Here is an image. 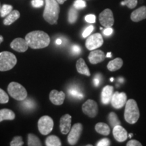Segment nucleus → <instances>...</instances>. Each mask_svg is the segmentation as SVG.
<instances>
[{"label":"nucleus","instance_id":"nucleus-1","mask_svg":"<svg viewBox=\"0 0 146 146\" xmlns=\"http://www.w3.org/2000/svg\"><path fill=\"white\" fill-rule=\"evenodd\" d=\"M25 40L31 48L42 49L48 46L50 43V37L46 33L42 31H34L25 36Z\"/></svg>","mask_w":146,"mask_h":146},{"label":"nucleus","instance_id":"nucleus-2","mask_svg":"<svg viewBox=\"0 0 146 146\" xmlns=\"http://www.w3.org/2000/svg\"><path fill=\"white\" fill-rule=\"evenodd\" d=\"M45 7L43 12V18L50 25H56L59 17L60 8L56 0H45Z\"/></svg>","mask_w":146,"mask_h":146},{"label":"nucleus","instance_id":"nucleus-3","mask_svg":"<svg viewBox=\"0 0 146 146\" xmlns=\"http://www.w3.org/2000/svg\"><path fill=\"white\" fill-rule=\"evenodd\" d=\"M139 116V110L135 100L133 99L127 100L124 113V117L126 122L133 125L138 121Z\"/></svg>","mask_w":146,"mask_h":146},{"label":"nucleus","instance_id":"nucleus-4","mask_svg":"<svg viewBox=\"0 0 146 146\" xmlns=\"http://www.w3.org/2000/svg\"><path fill=\"white\" fill-rule=\"evenodd\" d=\"M17 63L16 56L10 52H0V71H8L12 69Z\"/></svg>","mask_w":146,"mask_h":146},{"label":"nucleus","instance_id":"nucleus-5","mask_svg":"<svg viewBox=\"0 0 146 146\" xmlns=\"http://www.w3.org/2000/svg\"><path fill=\"white\" fill-rule=\"evenodd\" d=\"M8 91L10 96L18 101H23L27 99V91L21 84L12 82L8 85Z\"/></svg>","mask_w":146,"mask_h":146},{"label":"nucleus","instance_id":"nucleus-6","mask_svg":"<svg viewBox=\"0 0 146 146\" xmlns=\"http://www.w3.org/2000/svg\"><path fill=\"white\" fill-rule=\"evenodd\" d=\"M54 125V120L49 116H41L38 121V129L43 135H47L52 132Z\"/></svg>","mask_w":146,"mask_h":146},{"label":"nucleus","instance_id":"nucleus-7","mask_svg":"<svg viewBox=\"0 0 146 146\" xmlns=\"http://www.w3.org/2000/svg\"><path fill=\"white\" fill-rule=\"evenodd\" d=\"M104 44L103 36L100 33H95L87 38L85 42V46L87 50L92 51L97 50Z\"/></svg>","mask_w":146,"mask_h":146},{"label":"nucleus","instance_id":"nucleus-8","mask_svg":"<svg viewBox=\"0 0 146 146\" xmlns=\"http://www.w3.org/2000/svg\"><path fill=\"white\" fill-rule=\"evenodd\" d=\"M83 131V125L81 123H76L71 127L68 135V142L70 145H74L79 140Z\"/></svg>","mask_w":146,"mask_h":146},{"label":"nucleus","instance_id":"nucleus-9","mask_svg":"<svg viewBox=\"0 0 146 146\" xmlns=\"http://www.w3.org/2000/svg\"><path fill=\"white\" fill-rule=\"evenodd\" d=\"M82 110L84 114L89 117H96L98 113V104L93 100H87L82 106Z\"/></svg>","mask_w":146,"mask_h":146},{"label":"nucleus","instance_id":"nucleus-10","mask_svg":"<svg viewBox=\"0 0 146 146\" xmlns=\"http://www.w3.org/2000/svg\"><path fill=\"white\" fill-rule=\"evenodd\" d=\"M99 21L101 25L105 28L112 27L114 25V19L112 10L110 9H106L100 14Z\"/></svg>","mask_w":146,"mask_h":146},{"label":"nucleus","instance_id":"nucleus-11","mask_svg":"<svg viewBox=\"0 0 146 146\" xmlns=\"http://www.w3.org/2000/svg\"><path fill=\"white\" fill-rule=\"evenodd\" d=\"M127 101V96L125 93L116 91L112 95V100H111V104L115 109L122 108L126 104Z\"/></svg>","mask_w":146,"mask_h":146},{"label":"nucleus","instance_id":"nucleus-12","mask_svg":"<svg viewBox=\"0 0 146 146\" xmlns=\"http://www.w3.org/2000/svg\"><path fill=\"white\" fill-rule=\"evenodd\" d=\"M11 48L18 52H25L28 50L29 45L25 39L16 38L10 43Z\"/></svg>","mask_w":146,"mask_h":146},{"label":"nucleus","instance_id":"nucleus-13","mask_svg":"<svg viewBox=\"0 0 146 146\" xmlns=\"http://www.w3.org/2000/svg\"><path fill=\"white\" fill-rule=\"evenodd\" d=\"M113 136L118 142H124L127 139L128 133L126 129L119 125L113 127Z\"/></svg>","mask_w":146,"mask_h":146},{"label":"nucleus","instance_id":"nucleus-14","mask_svg":"<svg viewBox=\"0 0 146 146\" xmlns=\"http://www.w3.org/2000/svg\"><path fill=\"white\" fill-rule=\"evenodd\" d=\"M66 95L63 91H58L54 89L50 94V100L53 104L56 106L62 105L64 102Z\"/></svg>","mask_w":146,"mask_h":146},{"label":"nucleus","instance_id":"nucleus-15","mask_svg":"<svg viewBox=\"0 0 146 146\" xmlns=\"http://www.w3.org/2000/svg\"><path fill=\"white\" fill-rule=\"evenodd\" d=\"M71 119L72 116L70 114L64 115L60 118V131L64 135L68 134L71 129Z\"/></svg>","mask_w":146,"mask_h":146},{"label":"nucleus","instance_id":"nucleus-16","mask_svg":"<svg viewBox=\"0 0 146 146\" xmlns=\"http://www.w3.org/2000/svg\"><path fill=\"white\" fill-rule=\"evenodd\" d=\"M105 58L104 53L100 50H92L88 56L89 62L92 64H96L102 62L105 60Z\"/></svg>","mask_w":146,"mask_h":146},{"label":"nucleus","instance_id":"nucleus-17","mask_svg":"<svg viewBox=\"0 0 146 146\" xmlns=\"http://www.w3.org/2000/svg\"><path fill=\"white\" fill-rule=\"evenodd\" d=\"M114 87L110 85H106L104 87L102 91V103L104 105H108L112 100Z\"/></svg>","mask_w":146,"mask_h":146},{"label":"nucleus","instance_id":"nucleus-18","mask_svg":"<svg viewBox=\"0 0 146 146\" xmlns=\"http://www.w3.org/2000/svg\"><path fill=\"white\" fill-rule=\"evenodd\" d=\"M146 18V6H141L134 10L131 14V21L137 23Z\"/></svg>","mask_w":146,"mask_h":146},{"label":"nucleus","instance_id":"nucleus-19","mask_svg":"<svg viewBox=\"0 0 146 146\" xmlns=\"http://www.w3.org/2000/svg\"><path fill=\"white\" fill-rule=\"evenodd\" d=\"M76 67L78 72L80 73V74H84V75H86L87 76H89L91 75L90 71H89L88 66H87L85 60H84L83 58H79V59L77 60Z\"/></svg>","mask_w":146,"mask_h":146},{"label":"nucleus","instance_id":"nucleus-20","mask_svg":"<svg viewBox=\"0 0 146 146\" xmlns=\"http://www.w3.org/2000/svg\"><path fill=\"white\" fill-rule=\"evenodd\" d=\"M123 65V61L121 58H116L110 61L107 65V68L111 72H114L121 68Z\"/></svg>","mask_w":146,"mask_h":146},{"label":"nucleus","instance_id":"nucleus-21","mask_svg":"<svg viewBox=\"0 0 146 146\" xmlns=\"http://www.w3.org/2000/svg\"><path fill=\"white\" fill-rule=\"evenodd\" d=\"M15 117V114L11 110L6 108L0 110V123L3 120H12Z\"/></svg>","mask_w":146,"mask_h":146},{"label":"nucleus","instance_id":"nucleus-22","mask_svg":"<svg viewBox=\"0 0 146 146\" xmlns=\"http://www.w3.org/2000/svg\"><path fill=\"white\" fill-rule=\"evenodd\" d=\"M20 16H21V14L18 10H12L8 16H5L4 21H3V24L7 26L12 25L16 21H17L20 18Z\"/></svg>","mask_w":146,"mask_h":146},{"label":"nucleus","instance_id":"nucleus-23","mask_svg":"<svg viewBox=\"0 0 146 146\" xmlns=\"http://www.w3.org/2000/svg\"><path fill=\"white\" fill-rule=\"evenodd\" d=\"M95 129L97 133L104 136L109 135L110 133V129L109 126L104 123H97L95 127Z\"/></svg>","mask_w":146,"mask_h":146},{"label":"nucleus","instance_id":"nucleus-24","mask_svg":"<svg viewBox=\"0 0 146 146\" xmlns=\"http://www.w3.org/2000/svg\"><path fill=\"white\" fill-rule=\"evenodd\" d=\"M45 145L47 146H61V141L57 136L50 135L45 140Z\"/></svg>","mask_w":146,"mask_h":146},{"label":"nucleus","instance_id":"nucleus-25","mask_svg":"<svg viewBox=\"0 0 146 146\" xmlns=\"http://www.w3.org/2000/svg\"><path fill=\"white\" fill-rule=\"evenodd\" d=\"M28 145L29 146H41L42 143L39 138L34 134H28Z\"/></svg>","mask_w":146,"mask_h":146},{"label":"nucleus","instance_id":"nucleus-26","mask_svg":"<svg viewBox=\"0 0 146 146\" xmlns=\"http://www.w3.org/2000/svg\"><path fill=\"white\" fill-rule=\"evenodd\" d=\"M78 18V12L74 6L71 8L68 12V22L70 24L76 23Z\"/></svg>","mask_w":146,"mask_h":146},{"label":"nucleus","instance_id":"nucleus-27","mask_svg":"<svg viewBox=\"0 0 146 146\" xmlns=\"http://www.w3.org/2000/svg\"><path fill=\"white\" fill-rule=\"evenodd\" d=\"M110 124L112 126V127H114L115 126L120 125V121L118 118L117 115L116 114V113L114 112H110L108 115V117Z\"/></svg>","mask_w":146,"mask_h":146},{"label":"nucleus","instance_id":"nucleus-28","mask_svg":"<svg viewBox=\"0 0 146 146\" xmlns=\"http://www.w3.org/2000/svg\"><path fill=\"white\" fill-rule=\"evenodd\" d=\"M12 10H13V7H12V5L8 4L3 5L2 7H1V9H0V16L2 18L5 17V16H8Z\"/></svg>","mask_w":146,"mask_h":146},{"label":"nucleus","instance_id":"nucleus-29","mask_svg":"<svg viewBox=\"0 0 146 146\" xmlns=\"http://www.w3.org/2000/svg\"><path fill=\"white\" fill-rule=\"evenodd\" d=\"M10 145L11 146H22L24 145L23 138L21 136H16L14 137L12 141L10 142Z\"/></svg>","mask_w":146,"mask_h":146},{"label":"nucleus","instance_id":"nucleus-30","mask_svg":"<svg viewBox=\"0 0 146 146\" xmlns=\"http://www.w3.org/2000/svg\"><path fill=\"white\" fill-rule=\"evenodd\" d=\"M9 102L8 95L0 88V104H6Z\"/></svg>","mask_w":146,"mask_h":146},{"label":"nucleus","instance_id":"nucleus-31","mask_svg":"<svg viewBox=\"0 0 146 146\" xmlns=\"http://www.w3.org/2000/svg\"><path fill=\"white\" fill-rule=\"evenodd\" d=\"M73 6H74L76 10H81V9L85 8V7L87 6V4L84 0H76L74 2Z\"/></svg>","mask_w":146,"mask_h":146},{"label":"nucleus","instance_id":"nucleus-32","mask_svg":"<svg viewBox=\"0 0 146 146\" xmlns=\"http://www.w3.org/2000/svg\"><path fill=\"white\" fill-rule=\"evenodd\" d=\"M69 94H70V96L73 97H75V98H77L78 99H81V98H83V95L80 92L78 89H69L68 91Z\"/></svg>","mask_w":146,"mask_h":146},{"label":"nucleus","instance_id":"nucleus-33","mask_svg":"<svg viewBox=\"0 0 146 146\" xmlns=\"http://www.w3.org/2000/svg\"><path fill=\"white\" fill-rule=\"evenodd\" d=\"M124 3L129 9H133L137 5V0H124Z\"/></svg>","mask_w":146,"mask_h":146},{"label":"nucleus","instance_id":"nucleus-34","mask_svg":"<svg viewBox=\"0 0 146 146\" xmlns=\"http://www.w3.org/2000/svg\"><path fill=\"white\" fill-rule=\"evenodd\" d=\"M94 26H92V25H90V26L87 27L83 33V37L86 38L89 35H90L91 33H92L93 31H94Z\"/></svg>","mask_w":146,"mask_h":146},{"label":"nucleus","instance_id":"nucleus-35","mask_svg":"<svg viewBox=\"0 0 146 146\" xmlns=\"http://www.w3.org/2000/svg\"><path fill=\"white\" fill-rule=\"evenodd\" d=\"M31 4L34 8H41L44 5V1L43 0H32Z\"/></svg>","mask_w":146,"mask_h":146},{"label":"nucleus","instance_id":"nucleus-36","mask_svg":"<svg viewBox=\"0 0 146 146\" xmlns=\"http://www.w3.org/2000/svg\"><path fill=\"white\" fill-rule=\"evenodd\" d=\"M26 100V99H25ZM24 101V100H23ZM23 106H25V108H27V109H31L33 108L34 107V102L31 101V99H29L27 100H25V101H24L23 102Z\"/></svg>","mask_w":146,"mask_h":146},{"label":"nucleus","instance_id":"nucleus-37","mask_svg":"<svg viewBox=\"0 0 146 146\" xmlns=\"http://www.w3.org/2000/svg\"><path fill=\"white\" fill-rule=\"evenodd\" d=\"M96 145L98 146H108L110 145V141L107 138H104L100 140L97 143Z\"/></svg>","mask_w":146,"mask_h":146},{"label":"nucleus","instance_id":"nucleus-38","mask_svg":"<svg viewBox=\"0 0 146 146\" xmlns=\"http://www.w3.org/2000/svg\"><path fill=\"white\" fill-rule=\"evenodd\" d=\"M85 19L86 22L89 23H95L96 21V16H95L94 14H88V15L85 16Z\"/></svg>","mask_w":146,"mask_h":146},{"label":"nucleus","instance_id":"nucleus-39","mask_svg":"<svg viewBox=\"0 0 146 146\" xmlns=\"http://www.w3.org/2000/svg\"><path fill=\"white\" fill-rule=\"evenodd\" d=\"M142 144L140 143L139 141H137V140L132 139L130 140L129 141H128L127 143V146H141Z\"/></svg>","mask_w":146,"mask_h":146},{"label":"nucleus","instance_id":"nucleus-40","mask_svg":"<svg viewBox=\"0 0 146 146\" xmlns=\"http://www.w3.org/2000/svg\"><path fill=\"white\" fill-rule=\"evenodd\" d=\"M113 33V29L112 27H108V28H106L104 30L103 33L106 36H110Z\"/></svg>","mask_w":146,"mask_h":146},{"label":"nucleus","instance_id":"nucleus-41","mask_svg":"<svg viewBox=\"0 0 146 146\" xmlns=\"http://www.w3.org/2000/svg\"><path fill=\"white\" fill-rule=\"evenodd\" d=\"M72 52L76 54H80L81 52V48L78 45H73L72 47Z\"/></svg>","mask_w":146,"mask_h":146},{"label":"nucleus","instance_id":"nucleus-42","mask_svg":"<svg viewBox=\"0 0 146 146\" xmlns=\"http://www.w3.org/2000/svg\"><path fill=\"white\" fill-rule=\"evenodd\" d=\"M94 84L95 86L98 87L100 85V79L98 78H95L94 79Z\"/></svg>","mask_w":146,"mask_h":146},{"label":"nucleus","instance_id":"nucleus-43","mask_svg":"<svg viewBox=\"0 0 146 146\" xmlns=\"http://www.w3.org/2000/svg\"><path fill=\"white\" fill-rule=\"evenodd\" d=\"M56 1H58V3H59V4H63L66 0H56Z\"/></svg>","mask_w":146,"mask_h":146},{"label":"nucleus","instance_id":"nucleus-44","mask_svg":"<svg viewBox=\"0 0 146 146\" xmlns=\"http://www.w3.org/2000/svg\"><path fill=\"white\" fill-rule=\"evenodd\" d=\"M56 43L57 45H60L62 43V40L60 39H58L56 41Z\"/></svg>","mask_w":146,"mask_h":146},{"label":"nucleus","instance_id":"nucleus-45","mask_svg":"<svg viewBox=\"0 0 146 146\" xmlns=\"http://www.w3.org/2000/svg\"><path fill=\"white\" fill-rule=\"evenodd\" d=\"M106 57L107 58H111L112 57V54H111V52H108L106 55Z\"/></svg>","mask_w":146,"mask_h":146},{"label":"nucleus","instance_id":"nucleus-46","mask_svg":"<svg viewBox=\"0 0 146 146\" xmlns=\"http://www.w3.org/2000/svg\"><path fill=\"white\" fill-rule=\"evenodd\" d=\"M3 41V37L1 35H0V44L2 43Z\"/></svg>","mask_w":146,"mask_h":146},{"label":"nucleus","instance_id":"nucleus-47","mask_svg":"<svg viewBox=\"0 0 146 146\" xmlns=\"http://www.w3.org/2000/svg\"><path fill=\"white\" fill-rule=\"evenodd\" d=\"M132 136H133V133H131V134H129V135H128V137H129V138H131V137H132Z\"/></svg>","mask_w":146,"mask_h":146},{"label":"nucleus","instance_id":"nucleus-48","mask_svg":"<svg viewBox=\"0 0 146 146\" xmlns=\"http://www.w3.org/2000/svg\"><path fill=\"white\" fill-rule=\"evenodd\" d=\"M113 81H114V78H113V77L110 78V81H111V82H112Z\"/></svg>","mask_w":146,"mask_h":146},{"label":"nucleus","instance_id":"nucleus-49","mask_svg":"<svg viewBox=\"0 0 146 146\" xmlns=\"http://www.w3.org/2000/svg\"><path fill=\"white\" fill-rule=\"evenodd\" d=\"M0 9H1V5H0Z\"/></svg>","mask_w":146,"mask_h":146}]
</instances>
